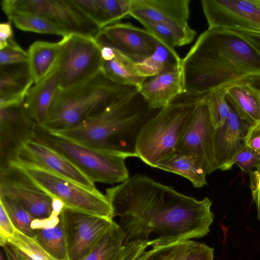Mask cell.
I'll return each mask as SVG.
<instances>
[{"label":"cell","mask_w":260,"mask_h":260,"mask_svg":"<svg viewBox=\"0 0 260 260\" xmlns=\"http://www.w3.org/2000/svg\"><path fill=\"white\" fill-rule=\"evenodd\" d=\"M106 192L124 243L141 241L156 247L200 238L213 221L208 198L197 200L145 175H134Z\"/></svg>","instance_id":"1"},{"label":"cell","mask_w":260,"mask_h":260,"mask_svg":"<svg viewBox=\"0 0 260 260\" xmlns=\"http://www.w3.org/2000/svg\"><path fill=\"white\" fill-rule=\"evenodd\" d=\"M183 95L202 96L240 79L260 75V53L240 35L208 28L181 59Z\"/></svg>","instance_id":"2"},{"label":"cell","mask_w":260,"mask_h":260,"mask_svg":"<svg viewBox=\"0 0 260 260\" xmlns=\"http://www.w3.org/2000/svg\"><path fill=\"white\" fill-rule=\"evenodd\" d=\"M159 110L151 109L138 91L74 127L49 131L125 158L137 157L135 146L138 134L144 124Z\"/></svg>","instance_id":"3"},{"label":"cell","mask_w":260,"mask_h":260,"mask_svg":"<svg viewBox=\"0 0 260 260\" xmlns=\"http://www.w3.org/2000/svg\"><path fill=\"white\" fill-rule=\"evenodd\" d=\"M138 91L136 86L114 82L101 70L77 86L59 89L42 127L50 131L74 127Z\"/></svg>","instance_id":"4"},{"label":"cell","mask_w":260,"mask_h":260,"mask_svg":"<svg viewBox=\"0 0 260 260\" xmlns=\"http://www.w3.org/2000/svg\"><path fill=\"white\" fill-rule=\"evenodd\" d=\"M201 97L180 95L149 119L137 139V157L156 168L174 153Z\"/></svg>","instance_id":"5"},{"label":"cell","mask_w":260,"mask_h":260,"mask_svg":"<svg viewBox=\"0 0 260 260\" xmlns=\"http://www.w3.org/2000/svg\"><path fill=\"white\" fill-rule=\"evenodd\" d=\"M31 139L60 154L94 183L113 184L122 183L129 178L126 158L118 153L89 147L38 125Z\"/></svg>","instance_id":"6"},{"label":"cell","mask_w":260,"mask_h":260,"mask_svg":"<svg viewBox=\"0 0 260 260\" xmlns=\"http://www.w3.org/2000/svg\"><path fill=\"white\" fill-rule=\"evenodd\" d=\"M41 188L64 207L103 217L113 219V210L106 195L94 192L45 170L17 166Z\"/></svg>","instance_id":"7"},{"label":"cell","mask_w":260,"mask_h":260,"mask_svg":"<svg viewBox=\"0 0 260 260\" xmlns=\"http://www.w3.org/2000/svg\"><path fill=\"white\" fill-rule=\"evenodd\" d=\"M1 6L7 17L15 12L38 15L52 22L66 36L95 38L101 30L73 0H3Z\"/></svg>","instance_id":"8"},{"label":"cell","mask_w":260,"mask_h":260,"mask_svg":"<svg viewBox=\"0 0 260 260\" xmlns=\"http://www.w3.org/2000/svg\"><path fill=\"white\" fill-rule=\"evenodd\" d=\"M57 64L59 89L77 86L102 70L101 48L94 37L71 34L62 37Z\"/></svg>","instance_id":"9"},{"label":"cell","mask_w":260,"mask_h":260,"mask_svg":"<svg viewBox=\"0 0 260 260\" xmlns=\"http://www.w3.org/2000/svg\"><path fill=\"white\" fill-rule=\"evenodd\" d=\"M0 197L15 201L35 219L48 218L54 210V199L15 165L0 169Z\"/></svg>","instance_id":"10"},{"label":"cell","mask_w":260,"mask_h":260,"mask_svg":"<svg viewBox=\"0 0 260 260\" xmlns=\"http://www.w3.org/2000/svg\"><path fill=\"white\" fill-rule=\"evenodd\" d=\"M10 165L41 169L75 182L94 192L100 191L95 183L73 164L47 146L30 139L21 147Z\"/></svg>","instance_id":"11"},{"label":"cell","mask_w":260,"mask_h":260,"mask_svg":"<svg viewBox=\"0 0 260 260\" xmlns=\"http://www.w3.org/2000/svg\"><path fill=\"white\" fill-rule=\"evenodd\" d=\"M214 24L240 35L260 53V0H220Z\"/></svg>","instance_id":"12"},{"label":"cell","mask_w":260,"mask_h":260,"mask_svg":"<svg viewBox=\"0 0 260 260\" xmlns=\"http://www.w3.org/2000/svg\"><path fill=\"white\" fill-rule=\"evenodd\" d=\"M60 214L66 229L69 260H80L86 255L113 221L64 207Z\"/></svg>","instance_id":"13"},{"label":"cell","mask_w":260,"mask_h":260,"mask_svg":"<svg viewBox=\"0 0 260 260\" xmlns=\"http://www.w3.org/2000/svg\"><path fill=\"white\" fill-rule=\"evenodd\" d=\"M36 125L24 103L0 108V169L14 161L22 144L31 139Z\"/></svg>","instance_id":"14"},{"label":"cell","mask_w":260,"mask_h":260,"mask_svg":"<svg viewBox=\"0 0 260 260\" xmlns=\"http://www.w3.org/2000/svg\"><path fill=\"white\" fill-rule=\"evenodd\" d=\"M100 45L112 47L135 62H139L155 51L157 40L145 29L129 23H116L103 28L95 37Z\"/></svg>","instance_id":"15"},{"label":"cell","mask_w":260,"mask_h":260,"mask_svg":"<svg viewBox=\"0 0 260 260\" xmlns=\"http://www.w3.org/2000/svg\"><path fill=\"white\" fill-rule=\"evenodd\" d=\"M214 130L204 95L200 99L194 113L177 145L176 152L196 153L203 156L209 166L211 173Z\"/></svg>","instance_id":"16"},{"label":"cell","mask_w":260,"mask_h":260,"mask_svg":"<svg viewBox=\"0 0 260 260\" xmlns=\"http://www.w3.org/2000/svg\"><path fill=\"white\" fill-rule=\"evenodd\" d=\"M250 125L231 108L225 122L214 130L211 173L217 170H229L231 161L245 145V136Z\"/></svg>","instance_id":"17"},{"label":"cell","mask_w":260,"mask_h":260,"mask_svg":"<svg viewBox=\"0 0 260 260\" xmlns=\"http://www.w3.org/2000/svg\"><path fill=\"white\" fill-rule=\"evenodd\" d=\"M189 0H130L129 15L141 24L161 23L187 27Z\"/></svg>","instance_id":"18"},{"label":"cell","mask_w":260,"mask_h":260,"mask_svg":"<svg viewBox=\"0 0 260 260\" xmlns=\"http://www.w3.org/2000/svg\"><path fill=\"white\" fill-rule=\"evenodd\" d=\"M238 116L250 125L260 122V75L240 79L222 86Z\"/></svg>","instance_id":"19"},{"label":"cell","mask_w":260,"mask_h":260,"mask_svg":"<svg viewBox=\"0 0 260 260\" xmlns=\"http://www.w3.org/2000/svg\"><path fill=\"white\" fill-rule=\"evenodd\" d=\"M139 91L151 109L160 110L183 94L181 67L146 78Z\"/></svg>","instance_id":"20"},{"label":"cell","mask_w":260,"mask_h":260,"mask_svg":"<svg viewBox=\"0 0 260 260\" xmlns=\"http://www.w3.org/2000/svg\"><path fill=\"white\" fill-rule=\"evenodd\" d=\"M34 84L27 62L0 66V108L24 103Z\"/></svg>","instance_id":"21"},{"label":"cell","mask_w":260,"mask_h":260,"mask_svg":"<svg viewBox=\"0 0 260 260\" xmlns=\"http://www.w3.org/2000/svg\"><path fill=\"white\" fill-rule=\"evenodd\" d=\"M59 90V71L57 67L29 89L24 105L37 124L43 126Z\"/></svg>","instance_id":"22"},{"label":"cell","mask_w":260,"mask_h":260,"mask_svg":"<svg viewBox=\"0 0 260 260\" xmlns=\"http://www.w3.org/2000/svg\"><path fill=\"white\" fill-rule=\"evenodd\" d=\"M156 168L187 179L196 188L207 184L206 177L210 174L205 159L196 153L175 152L160 161Z\"/></svg>","instance_id":"23"},{"label":"cell","mask_w":260,"mask_h":260,"mask_svg":"<svg viewBox=\"0 0 260 260\" xmlns=\"http://www.w3.org/2000/svg\"><path fill=\"white\" fill-rule=\"evenodd\" d=\"M99 46L103 59L102 70L105 75L117 83L139 88L146 78L138 73L135 62L112 47Z\"/></svg>","instance_id":"24"},{"label":"cell","mask_w":260,"mask_h":260,"mask_svg":"<svg viewBox=\"0 0 260 260\" xmlns=\"http://www.w3.org/2000/svg\"><path fill=\"white\" fill-rule=\"evenodd\" d=\"M61 44L58 42L36 41L27 51V63L35 84L49 75L57 66Z\"/></svg>","instance_id":"25"},{"label":"cell","mask_w":260,"mask_h":260,"mask_svg":"<svg viewBox=\"0 0 260 260\" xmlns=\"http://www.w3.org/2000/svg\"><path fill=\"white\" fill-rule=\"evenodd\" d=\"M34 232V238L50 256L56 260H69L66 229L60 213L58 220Z\"/></svg>","instance_id":"26"},{"label":"cell","mask_w":260,"mask_h":260,"mask_svg":"<svg viewBox=\"0 0 260 260\" xmlns=\"http://www.w3.org/2000/svg\"><path fill=\"white\" fill-rule=\"evenodd\" d=\"M124 241L123 230L113 220L93 247L80 260H117Z\"/></svg>","instance_id":"27"},{"label":"cell","mask_w":260,"mask_h":260,"mask_svg":"<svg viewBox=\"0 0 260 260\" xmlns=\"http://www.w3.org/2000/svg\"><path fill=\"white\" fill-rule=\"evenodd\" d=\"M181 59L175 50L169 49L157 40L154 53L146 59L135 62L138 73L145 78L181 67Z\"/></svg>","instance_id":"28"},{"label":"cell","mask_w":260,"mask_h":260,"mask_svg":"<svg viewBox=\"0 0 260 260\" xmlns=\"http://www.w3.org/2000/svg\"><path fill=\"white\" fill-rule=\"evenodd\" d=\"M142 24L157 41L172 50H175L176 47L190 44L197 35V32L189 26L181 27L153 22H145Z\"/></svg>","instance_id":"29"},{"label":"cell","mask_w":260,"mask_h":260,"mask_svg":"<svg viewBox=\"0 0 260 260\" xmlns=\"http://www.w3.org/2000/svg\"><path fill=\"white\" fill-rule=\"evenodd\" d=\"M18 29L39 34L66 36L59 28L41 16L22 13H13L8 17Z\"/></svg>","instance_id":"30"},{"label":"cell","mask_w":260,"mask_h":260,"mask_svg":"<svg viewBox=\"0 0 260 260\" xmlns=\"http://www.w3.org/2000/svg\"><path fill=\"white\" fill-rule=\"evenodd\" d=\"M8 244L22 260H56L47 253L34 238L16 231Z\"/></svg>","instance_id":"31"},{"label":"cell","mask_w":260,"mask_h":260,"mask_svg":"<svg viewBox=\"0 0 260 260\" xmlns=\"http://www.w3.org/2000/svg\"><path fill=\"white\" fill-rule=\"evenodd\" d=\"M0 203L4 206L16 230L34 238L35 232L31 224L35 218L20 204L9 198L0 197Z\"/></svg>","instance_id":"32"},{"label":"cell","mask_w":260,"mask_h":260,"mask_svg":"<svg viewBox=\"0 0 260 260\" xmlns=\"http://www.w3.org/2000/svg\"><path fill=\"white\" fill-rule=\"evenodd\" d=\"M205 96L212 123L216 128L225 122L232 107L226 98L223 87L212 90L205 94Z\"/></svg>","instance_id":"33"},{"label":"cell","mask_w":260,"mask_h":260,"mask_svg":"<svg viewBox=\"0 0 260 260\" xmlns=\"http://www.w3.org/2000/svg\"><path fill=\"white\" fill-rule=\"evenodd\" d=\"M214 249L191 240L179 243L171 260H213Z\"/></svg>","instance_id":"34"},{"label":"cell","mask_w":260,"mask_h":260,"mask_svg":"<svg viewBox=\"0 0 260 260\" xmlns=\"http://www.w3.org/2000/svg\"><path fill=\"white\" fill-rule=\"evenodd\" d=\"M74 3L102 29L111 23L99 3L98 0H73Z\"/></svg>","instance_id":"35"},{"label":"cell","mask_w":260,"mask_h":260,"mask_svg":"<svg viewBox=\"0 0 260 260\" xmlns=\"http://www.w3.org/2000/svg\"><path fill=\"white\" fill-rule=\"evenodd\" d=\"M28 53L14 39L0 49V66L27 62Z\"/></svg>","instance_id":"36"},{"label":"cell","mask_w":260,"mask_h":260,"mask_svg":"<svg viewBox=\"0 0 260 260\" xmlns=\"http://www.w3.org/2000/svg\"><path fill=\"white\" fill-rule=\"evenodd\" d=\"M259 164L260 154L244 145L231 161L229 170L236 164L243 172L249 174Z\"/></svg>","instance_id":"37"},{"label":"cell","mask_w":260,"mask_h":260,"mask_svg":"<svg viewBox=\"0 0 260 260\" xmlns=\"http://www.w3.org/2000/svg\"><path fill=\"white\" fill-rule=\"evenodd\" d=\"M179 243L152 247L150 249L146 250L134 260H171Z\"/></svg>","instance_id":"38"},{"label":"cell","mask_w":260,"mask_h":260,"mask_svg":"<svg viewBox=\"0 0 260 260\" xmlns=\"http://www.w3.org/2000/svg\"><path fill=\"white\" fill-rule=\"evenodd\" d=\"M17 231L3 204L0 203V244L7 245Z\"/></svg>","instance_id":"39"},{"label":"cell","mask_w":260,"mask_h":260,"mask_svg":"<svg viewBox=\"0 0 260 260\" xmlns=\"http://www.w3.org/2000/svg\"><path fill=\"white\" fill-rule=\"evenodd\" d=\"M147 244L141 241L124 243L117 260H134L146 250Z\"/></svg>","instance_id":"40"},{"label":"cell","mask_w":260,"mask_h":260,"mask_svg":"<svg viewBox=\"0 0 260 260\" xmlns=\"http://www.w3.org/2000/svg\"><path fill=\"white\" fill-rule=\"evenodd\" d=\"M249 175V186L253 200L257 209V219L260 220V164Z\"/></svg>","instance_id":"41"},{"label":"cell","mask_w":260,"mask_h":260,"mask_svg":"<svg viewBox=\"0 0 260 260\" xmlns=\"http://www.w3.org/2000/svg\"><path fill=\"white\" fill-rule=\"evenodd\" d=\"M244 144L260 154V122L250 125L245 136Z\"/></svg>","instance_id":"42"},{"label":"cell","mask_w":260,"mask_h":260,"mask_svg":"<svg viewBox=\"0 0 260 260\" xmlns=\"http://www.w3.org/2000/svg\"><path fill=\"white\" fill-rule=\"evenodd\" d=\"M13 39L12 22L8 21L0 24V49L7 46L8 43Z\"/></svg>","instance_id":"43"},{"label":"cell","mask_w":260,"mask_h":260,"mask_svg":"<svg viewBox=\"0 0 260 260\" xmlns=\"http://www.w3.org/2000/svg\"><path fill=\"white\" fill-rule=\"evenodd\" d=\"M7 260H20L16 252L8 244L2 247Z\"/></svg>","instance_id":"44"},{"label":"cell","mask_w":260,"mask_h":260,"mask_svg":"<svg viewBox=\"0 0 260 260\" xmlns=\"http://www.w3.org/2000/svg\"><path fill=\"white\" fill-rule=\"evenodd\" d=\"M0 260H7L5 252L2 250H1Z\"/></svg>","instance_id":"45"},{"label":"cell","mask_w":260,"mask_h":260,"mask_svg":"<svg viewBox=\"0 0 260 260\" xmlns=\"http://www.w3.org/2000/svg\"><path fill=\"white\" fill-rule=\"evenodd\" d=\"M18 256H19V255H18ZM20 260H22L20 257Z\"/></svg>","instance_id":"46"}]
</instances>
